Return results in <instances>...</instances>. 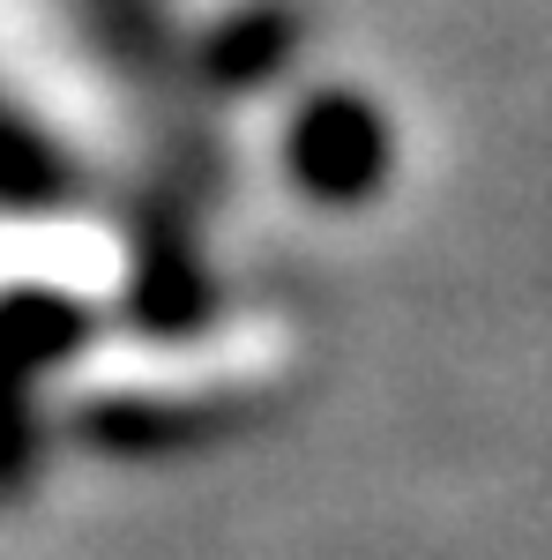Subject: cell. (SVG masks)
Listing matches in <instances>:
<instances>
[{
    "label": "cell",
    "instance_id": "6da1fadb",
    "mask_svg": "<svg viewBox=\"0 0 552 560\" xmlns=\"http://www.w3.org/2000/svg\"><path fill=\"white\" fill-rule=\"evenodd\" d=\"M388 173V128L359 97H321L298 135V179L314 195H366Z\"/></svg>",
    "mask_w": 552,
    "mask_h": 560
}]
</instances>
